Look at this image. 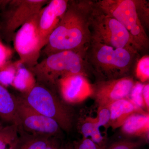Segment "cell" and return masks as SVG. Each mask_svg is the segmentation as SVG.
<instances>
[{"label": "cell", "instance_id": "cell-1", "mask_svg": "<svg viewBox=\"0 0 149 149\" xmlns=\"http://www.w3.org/2000/svg\"><path fill=\"white\" fill-rule=\"evenodd\" d=\"M94 1H68L64 15L41 51L47 56L72 50L87 53L92 40L90 19Z\"/></svg>", "mask_w": 149, "mask_h": 149}, {"label": "cell", "instance_id": "cell-2", "mask_svg": "<svg viewBox=\"0 0 149 149\" xmlns=\"http://www.w3.org/2000/svg\"><path fill=\"white\" fill-rule=\"evenodd\" d=\"M140 57L139 53L128 48H116L91 40L86 60L91 71L99 80L130 76Z\"/></svg>", "mask_w": 149, "mask_h": 149}, {"label": "cell", "instance_id": "cell-3", "mask_svg": "<svg viewBox=\"0 0 149 149\" xmlns=\"http://www.w3.org/2000/svg\"><path fill=\"white\" fill-rule=\"evenodd\" d=\"M86 54L76 51H62L47 56L32 68L28 69L37 83L54 91L60 79L73 74L88 77L91 71Z\"/></svg>", "mask_w": 149, "mask_h": 149}, {"label": "cell", "instance_id": "cell-4", "mask_svg": "<svg viewBox=\"0 0 149 149\" xmlns=\"http://www.w3.org/2000/svg\"><path fill=\"white\" fill-rule=\"evenodd\" d=\"M92 40L116 48H128L141 52V49L121 23L105 13L94 1L90 19Z\"/></svg>", "mask_w": 149, "mask_h": 149}, {"label": "cell", "instance_id": "cell-5", "mask_svg": "<svg viewBox=\"0 0 149 149\" xmlns=\"http://www.w3.org/2000/svg\"><path fill=\"white\" fill-rule=\"evenodd\" d=\"M23 99L36 111L55 120L63 130L66 132L71 130L72 113L53 90L37 83Z\"/></svg>", "mask_w": 149, "mask_h": 149}, {"label": "cell", "instance_id": "cell-6", "mask_svg": "<svg viewBox=\"0 0 149 149\" xmlns=\"http://www.w3.org/2000/svg\"><path fill=\"white\" fill-rule=\"evenodd\" d=\"M95 2L104 12L126 28L142 52L148 49V37L137 15L135 0H100Z\"/></svg>", "mask_w": 149, "mask_h": 149}, {"label": "cell", "instance_id": "cell-7", "mask_svg": "<svg viewBox=\"0 0 149 149\" xmlns=\"http://www.w3.org/2000/svg\"><path fill=\"white\" fill-rule=\"evenodd\" d=\"M46 0L9 1L8 8L3 9L0 22V36L7 41L13 40L15 31L30 17L39 12Z\"/></svg>", "mask_w": 149, "mask_h": 149}, {"label": "cell", "instance_id": "cell-8", "mask_svg": "<svg viewBox=\"0 0 149 149\" xmlns=\"http://www.w3.org/2000/svg\"><path fill=\"white\" fill-rule=\"evenodd\" d=\"M40 11L26 22L13 37L15 48L20 58L19 61L28 69L37 64L41 55L38 27Z\"/></svg>", "mask_w": 149, "mask_h": 149}, {"label": "cell", "instance_id": "cell-9", "mask_svg": "<svg viewBox=\"0 0 149 149\" xmlns=\"http://www.w3.org/2000/svg\"><path fill=\"white\" fill-rule=\"evenodd\" d=\"M17 112L20 128L32 135L56 137L61 131L55 120L40 114L28 105L23 98H16Z\"/></svg>", "mask_w": 149, "mask_h": 149}, {"label": "cell", "instance_id": "cell-10", "mask_svg": "<svg viewBox=\"0 0 149 149\" xmlns=\"http://www.w3.org/2000/svg\"><path fill=\"white\" fill-rule=\"evenodd\" d=\"M136 81L133 76L99 80L92 85L93 95L98 106L109 107L113 102L128 98Z\"/></svg>", "mask_w": 149, "mask_h": 149}, {"label": "cell", "instance_id": "cell-11", "mask_svg": "<svg viewBox=\"0 0 149 149\" xmlns=\"http://www.w3.org/2000/svg\"><path fill=\"white\" fill-rule=\"evenodd\" d=\"M68 1V0H52L40 11L38 27L41 51L64 15Z\"/></svg>", "mask_w": 149, "mask_h": 149}, {"label": "cell", "instance_id": "cell-12", "mask_svg": "<svg viewBox=\"0 0 149 149\" xmlns=\"http://www.w3.org/2000/svg\"><path fill=\"white\" fill-rule=\"evenodd\" d=\"M62 97L69 103L80 102L93 96L92 84L88 77L80 74L69 75L58 81Z\"/></svg>", "mask_w": 149, "mask_h": 149}, {"label": "cell", "instance_id": "cell-13", "mask_svg": "<svg viewBox=\"0 0 149 149\" xmlns=\"http://www.w3.org/2000/svg\"><path fill=\"white\" fill-rule=\"evenodd\" d=\"M108 107L110 112L109 126L113 129L121 127L133 113L148 112L140 108L128 98L113 102Z\"/></svg>", "mask_w": 149, "mask_h": 149}, {"label": "cell", "instance_id": "cell-14", "mask_svg": "<svg viewBox=\"0 0 149 149\" xmlns=\"http://www.w3.org/2000/svg\"><path fill=\"white\" fill-rule=\"evenodd\" d=\"M121 127L125 135L140 137L147 143L149 139V112L133 113L127 118Z\"/></svg>", "mask_w": 149, "mask_h": 149}, {"label": "cell", "instance_id": "cell-15", "mask_svg": "<svg viewBox=\"0 0 149 149\" xmlns=\"http://www.w3.org/2000/svg\"><path fill=\"white\" fill-rule=\"evenodd\" d=\"M0 119L20 127L17 112L16 98L0 84Z\"/></svg>", "mask_w": 149, "mask_h": 149}, {"label": "cell", "instance_id": "cell-16", "mask_svg": "<svg viewBox=\"0 0 149 149\" xmlns=\"http://www.w3.org/2000/svg\"><path fill=\"white\" fill-rule=\"evenodd\" d=\"M14 149H46L52 137L21 133Z\"/></svg>", "mask_w": 149, "mask_h": 149}, {"label": "cell", "instance_id": "cell-17", "mask_svg": "<svg viewBox=\"0 0 149 149\" xmlns=\"http://www.w3.org/2000/svg\"><path fill=\"white\" fill-rule=\"evenodd\" d=\"M81 132L83 139H89L97 144L102 149H105L107 143L106 139L102 136L100 130V127L96 122L95 118H86L81 128Z\"/></svg>", "mask_w": 149, "mask_h": 149}, {"label": "cell", "instance_id": "cell-18", "mask_svg": "<svg viewBox=\"0 0 149 149\" xmlns=\"http://www.w3.org/2000/svg\"><path fill=\"white\" fill-rule=\"evenodd\" d=\"M16 64V73L12 85L17 89L27 93L36 84L35 76L19 61Z\"/></svg>", "mask_w": 149, "mask_h": 149}, {"label": "cell", "instance_id": "cell-19", "mask_svg": "<svg viewBox=\"0 0 149 149\" xmlns=\"http://www.w3.org/2000/svg\"><path fill=\"white\" fill-rule=\"evenodd\" d=\"M18 125L11 124L0 127V149H14L18 140Z\"/></svg>", "mask_w": 149, "mask_h": 149}, {"label": "cell", "instance_id": "cell-20", "mask_svg": "<svg viewBox=\"0 0 149 149\" xmlns=\"http://www.w3.org/2000/svg\"><path fill=\"white\" fill-rule=\"evenodd\" d=\"M16 70V63L7 62L0 66V84L3 86L12 85Z\"/></svg>", "mask_w": 149, "mask_h": 149}, {"label": "cell", "instance_id": "cell-21", "mask_svg": "<svg viewBox=\"0 0 149 149\" xmlns=\"http://www.w3.org/2000/svg\"><path fill=\"white\" fill-rule=\"evenodd\" d=\"M146 143L143 139L134 140L123 139L107 145L105 149H141Z\"/></svg>", "mask_w": 149, "mask_h": 149}, {"label": "cell", "instance_id": "cell-22", "mask_svg": "<svg viewBox=\"0 0 149 149\" xmlns=\"http://www.w3.org/2000/svg\"><path fill=\"white\" fill-rule=\"evenodd\" d=\"M135 73L141 83L148 81L149 78V57L146 55L139 59L136 68Z\"/></svg>", "mask_w": 149, "mask_h": 149}, {"label": "cell", "instance_id": "cell-23", "mask_svg": "<svg viewBox=\"0 0 149 149\" xmlns=\"http://www.w3.org/2000/svg\"><path fill=\"white\" fill-rule=\"evenodd\" d=\"M137 15L145 30L149 25V2L145 0H135Z\"/></svg>", "mask_w": 149, "mask_h": 149}, {"label": "cell", "instance_id": "cell-24", "mask_svg": "<svg viewBox=\"0 0 149 149\" xmlns=\"http://www.w3.org/2000/svg\"><path fill=\"white\" fill-rule=\"evenodd\" d=\"M144 85L141 82H136L128 97L136 105L143 110L146 108L142 95Z\"/></svg>", "mask_w": 149, "mask_h": 149}, {"label": "cell", "instance_id": "cell-25", "mask_svg": "<svg viewBox=\"0 0 149 149\" xmlns=\"http://www.w3.org/2000/svg\"><path fill=\"white\" fill-rule=\"evenodd\" d=\"M95 119L100 128L109 127L110 112L108 107L98 106L97 114Z\"/></svg>", "mask_w": 149, "mask_h": 149}, {"label": "cell", "instance_id": "cell-26", "mask_svg": "<svg viewBox=\"0 0 149 149\" xmlns=\"http://www.w3.org/2000/svg\"><path fill=\"white\" fill-rule=\"evenodd\" d=\"M74 149H102L89 139H83L79 142L73 143Z\"/></svg>", "mask_w": 149, "mask_h": 149}, {"label": "cell", "instance_id": "cell-27", "mask_svg": "<svg viewBox=\"0 0 149 149\" xmlns=\"http://www.w3.org/2000/svg\"><path fill=\"white\" fill-rule=\"evenodd\" d=\"M11 55V51L0 42V66L6 63Z\"/></svg>", "mask_w": 149, "mask_h": 149}, {"label": "cell", "instance_id": "cell-28", "mask_svg": "<svg viewBox=\"0 0 149 149\" xmlns=\"http://www.w3.org/2000/svg\"><path fill=\"white\" fill-rule=\"evenodd\" d=\"M143 100L147 111L149 112V84L148 83L144 84L143 89Z\"/></svg>", "mask_w": 149, "mask_h": 149}, {"label": "cell", "instance_id": "cell-29", "mask_svg": "<svg viewBox=\"0 0 149 149\" xmlns=\"http://www.w3.org/2000/svg\"><path fill=\"white\" fill-rule=\"evenodd\" d=\"M61 144L57 137H52L46 149H59Z\"/></svg>", "mask_w": 149, "mask_h": 149}, {"label": "cell", "instance_id": "cell-30", "mask_svg": "<svg viewBox=\"0 0 149 149\" xmlns=\"http://www.w3.org/2000/svg\"><path fill=\"white\" fill-rule=\"evenodd\" d=\"M59 149H74L73 144L68 143L64 145L61 144Z\"/></svg>", "mask_w": 149, "mask_h": 149}, {"label": "cell", "instance_id": "cell-31", "mask_svg": "<svg viewBox=\"0 0 149 149\" xmlns=\"http://www.w3.org/2000/svg\"><path fill=\"white\" fill-rule=\"evenodd\" d=\"M2 125H1V123H0V127H2Z\"/></svg>", "mask_w": 149, "mask_h": 149}, {"label": "cell", "instance_id": "cell-32", "mask_svg": "<svg viewBox=\"0 0 149 149\" xmlns=\"http://www.w3.org/2000/svg\"></svg>", "mask_w": 149, "mask_h": 149}]
</instances>
